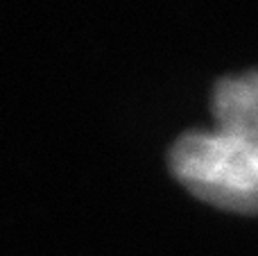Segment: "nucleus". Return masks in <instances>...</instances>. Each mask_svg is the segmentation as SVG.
I'll list each match as a JSON object with an SVG mask.
<instances>
[{
    "instance_id": "2",
    "label": "nucleus",
    "mask_w": 258,
    "mask_h": 256,
    "mask_svg": "<svg viewBox=\"0 0 258 256\" xmlns=\"http://www.w3.org/2000/svg\"><path fill=\"white\" fill-rule=\"evenodd\" d=\"M215 130L231 136L258 161V73L224 77L213 93Z\"/></svg>"
},
{
    "instance_id": "1",
    "label": "nucleus",
    "mask_w": 258,
    "mask_h": 256,
    "mask_svg": "<svg viewBox=\"0 0 258 256\" xmlns=\"http://www.w3.org/2000/svg\"><path fill=\"white\" fill-rule=\"evenodd\" d=\"M172 175L200 200L236 213H258V161L231 136L188 132L170 150Z\"/></svg>"
}]
</instances>
